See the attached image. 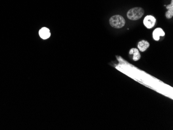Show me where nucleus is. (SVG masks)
I'll return each mask as SVG.
<instances>
[{
    "label": "nucleus",
    "mask_w": 173,
    "mask_h": 130,
    "mask_svg": "<svg viewBox=\"0 0 173 130\" xmlns=\"http://www.w3.org/2000/svg\"><path fill=\"white\" fill-rule=\"evenodd\" d=\"M144 14V11L141 7H135L128 11L127 17L131 20H137L142 17Z\"/></svg>",
    "instance_id": "nucleus-1"
},
{
    "label": "nucleus",
    "mask_w": 173,
    "mask_h": 130,
    "mask_svg": "<svg viewBox=\"0 0 173 130\" xmlns=\"http://www.w3.org/2000/svg\"><path fill=\"white\" fill-rule=\"evenodd\" d=\"M109 23L111 27L116 29H120L124 27L125 24L124 18L121 16L115 15L111 17L109 19Z\"/></svg>",
    "instance_id": "nucleus-2"
},
{
    "label": "nucleus",
    "mask_w": 173,
    "mask_h": 130,
    "mask_svg": "<svg viewBox=\"0 0 173 130\" xmlns=\"http://www.w3.org/2000/svg\"><path fill=\"white\" fill-rule=\"evenodd\" d=\"M156 23V19L152 16H147L144 19V24L148 29L152 28Z\"/></svg>",
    "instance_id": "nucleus-3"
},
{
    "label": "nucleus",
    "mask_w": 173,
    "mask_h": 130,
    "mask_svg": "<svg viewBox=\"0 0 173 130\" xmlns=\"http://www.w3.org/2000/svg\"><path fill=\"white\" fill-rule=\"evenodd\" d=\"M165 33L161 28H157L153 32V38L154 40L158 41L160 40V36H164Z\"/></svg>",
    "instance_id": "nucleus-4"
},
{
    "label": "nucleus",
    "mask_w": 173,
    "mask_h": 130,
    "mask_svg": "<svg viewBox=\"0 0 173 130\" xmlns=\"http://www.w3.org/2000/svg\"><path fill=\"white\" fill-rule=\"evenodd\" d=\"M39 34L40 38L46 40L50 36V33L49 29L47 28H43L39 31Z\"/></svg>",
    "instance_id": "nucleus-5"
},
{
    "label": "nucleus",
    "mask_w": 173,
    "mask_h": 130,
    "mask_svg": "<svg viewBox=\"0 0 173 130\" xmlns=\"http://www.w3.org/2000/svg\"><path fill=\"white\" fill-rule=\"evenodd\" d=\"M150 44L148 42L145 40H143L139 42L138 44V48L142 52H144L148 48Z\"/></svg>",
    "instance_id": "nucleus-6"
},
{
    "label": "nucleus",
    "mask_w": 173,
    "mask_h": 130,
    "mask_svg": "<svg viewBox=\"0 0 173 130\" xmlns=\"http://www.w3.org/2000/svg\"><path fill=\"white\" fill-rule=\"evenodd\" d=\"M129 54L131 55H133V60L135 61L139 60L140 58V55L138 49H131L129 52Z\"/></svg>",
    "instance_id": "nucleus-7"
},
{
    "label": "nucleus",
    "mask_w": 173,
    "mask_h": 130,
    "mask_svg": "<svg viewBox=\"0 0 173 130\" xmlns=\"http://www.w3.org/2000/svg\"><path fill=\"white\" fill-rule=\"evenodd\" d=\"M173 16V8H171L170 9H168L167 13H165V16L167 18L170 19L172 18Z\"/></svg>",
    "instance_id": "nucleus-8"
}]
</instances>
